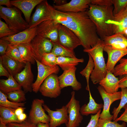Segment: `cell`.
Here are the masks:
<instances>
[{
	"label": "cell",
	"mask_w": 127,
	"mask_h": 127,
	"mask_svg": "<svg viewBox=\"0 0 127 127\" xmlns=\"http://www.w3.org/2000/svg\"><path fill=\"white\" fill-rule=\"evenodd\" d=\"M123 108L124 109V111L119 117L114 120L115 121L117 122L121 121L127 123V104L124 106Z\"/></svg>",
	"instance_id": "f6af8a7d"
},
{
	"label": "cell",
	"mask_w": 127,
	"mask_h": 127,
	"mask_svg": "<svg viewBox=\"0 0 127 127\" xmlns=\"http://www.w3.org/2000/svg\"><path fill=\"white\" fill-rule=\"evenodd\" d=\"M98 125L99 127H126L125 122L122 124H120L117 122L114 121L99 119L98 121Z\"/></svg>",
	"instance_id": "f35d334b"
},
{
	"label": "cell",
	"mask_w": 127,
	"mask_h": 127,
	"mask_svg": "<svg viewBox=\"0 0 127 127\" xmlns=\"http://www.w3.org/2000/svg\"><path fill=\"white\" fill-rule=\"evenodd\" d=\"M61 89L58 76L56 74H52L44 80L39 91L44 96L56 98L60 95Z\"/></svg>",
	"instance_id": "8992f818"
},
{
	"label": "cell",
	"mask_w": 127,
	"mask_h": 127,
	"mask_svg": "<svg viewBox=\"0 0 127 127\" xmlns=\"http://www.w3.org/2000/svg\"><path fill=\"white\" fill-rule=\"evenodd\" d=\"M102 40L104 45L110 46L113 48L117 49L127 48V38L123 34L117 33L106 36Z\"/></svg>",
	"instance_id": "7402d4cb"
},
{
	"label": "cell",
	"mask_w": 127,
	"mask_h": 127,
	"mask_svg": "<svg viewBox=\"0 0 127 127\" xmlns=\"http://www.w3.org/2000/svg\"><path fill=\"white\" fill-rule=\"evenodd\" d=\"M89 56V60L85 67L80 73L83 76L85 77L87 81V86L86 89L88 91L90 90L89 85V79L90 75L93 70L95 67L93 60L91 56L88 54Z\"/></svg>",
	"instance_id": "1f68e13d"
},
{
	"label": "cell",
	"mask_w": 127,
	"mask_h": 127,
	"mask_svg": "<svg viewBox=\"0 0 127 127\" xmlns=\"http://www.w3.org/2000/svg\"><path fill=\"white\" fill-rule=\"evenodd\" d=\"M121 89V95L120 103L117 107L114 108L112 112L114 121L118 118V115L121 109L127 104V88H122Z\"/></svg>",
	"instance_id": "e575fe53"
},
{
	"label": "cell",
	"mask_w": 127,
	"mask_h": 127,
	"mask_svg": "<svg viewBox=\"0 0 127 127\" xmlns=\"http://www.w3.org/2000/svg\"><path fill=\"white\" fill-rule=\"evenodd\" d=\"M43 107L48 113L50 119V127H57L61 125L67 123L68 116L66 105L63 106L56 110H51L46 104L43 105Z\"/></svg>",
	"instance_id": "8fae6325"
},
{
	"label": "cell",
	"mask_w": 127,
	"mask_h": 127,
	"mask_svg": "<svg viewBox=\"0 0 127 127\" xmlns=\"http://www.w3.org/2000/svg\"><path fill=\"white\" fill-rule=\"evenodd\" d=\"M43 0H14L10 1L12 6L20 10L23 13L26 21L28 24L30 21L32 11L35 6Z\"/></svg>",
	"instance_id": "ffe728a7"
},
{
	"label": "cell",
	"mask_w": 127,
	"mask_h": 127,
	"mask_svg": "<svg viewBox=\"0 0 127 127\" xmlns=\"http://www.w3.org/2000/svg\"><path fill=\"white\" fill-rule=\"evenodd\" d=\"M49 8L51 20L73 31L80 40L84 49L91 48L101 40L87 10L77 12H63L56 10L50 5Z\"/></svg>",
	"instance_id": "6da1fadb"
},
{
	"label": "cell",
	"mask_w": 127,
	"mask_h": 127,
	"mask_svg": "<svg viewBox=\"0 0 127 127\" xmlns=\"http://www.w3.org/2000/svg\"><path fill=\"white\" fill-rule=\"evenodd\" d=\"M35 59L37 65L38 74L36 79L32 84V89L34 92L37 93L39 91L40 86L45 79L52 74H57L60 69L57 65L52 67L46 66L35 58Z\"/></svg>",
	"instance_id": "4fadbf2b"
},
{
	"label": "cell",
	"mask_w": 127,
	"mask_h": 127,
	"mask_svg": "<svg viewBox=\"0 0 127 127\" xmlns=\"http://www.w3.org/2000/svg\"><path fill=\"white\" fill-rule=\"evenodd\" d=\"M59 24L52 20L42 22L37 26V35L50 40L53 44H60L58 37Z\"/></svg>",
	"instance_id": "52a82bcc"
},
{
	"label": "cell",
	"mask_w": 127,
	"mask_h": 127,
	"mask_svg": "<svg viewBox=\"0 0 127 127\" xmlns=\"http://www.w3.org/2000/svg\"><path fill=\"white\" fill-rule=\"evenodd\" d=\"M17 33L10 28L7 24L0 20V38L14 35Z\"/></svg>",
	"instance_id": "ab89813d"
},
{
	"label": "cell",
	"mask_w": 127,
	"mask_h": 127,
	"mask_svg": "<svg viewBox=\"0 0 127 127\" xmlns=\"http://www.w3.org/2000/svg\"><path fill=\"white\" fill-rule=\"evenodd\" d=\"M5 5L7 8H12V5L10 3V1L9 0H0V6Z\"/></svg>",
	"instance_id": "c3c4849f"
},
{
	"label": "cell",
	"mask_w": 127,
	"mask_h": 127,
	"mask_svg": "<svg viewBox=\"0 0 127 127\" xmlns=\"http://www.w3.org/2000/svg\"><path fill=\"white\" fill-rule=\"evenodd\" d=\"M53 1L56 4L55 5L58 6L62 5L67 3L66 0H54Z\"/></svg>",
	"instance_id": "816d5d0a"
},
{
	"label": "cell",
	"mask_w": 127,
	"mask_h": 127,
	"mask_svg": "<svg viewBox=\"0 0 127 127\" xmlns=\"http://www.w3.org/2000/svg\"><path fill=\"white\" fill-rule=\"evenodd\" d=\"M37 26L26 29L11 36L1 38L8 41L9 44L18 46L23 44L30 43L37 35Z\"/></svg>",
	"instance_id": "9a60e30c"
},
{
	"label": "cell",
	"mask_w": 127,
	"mask_h": 127,
	"mask_svg": "<svg viewBox=\"0 0 127 127\" xmlns=\"http://www.w3.org/2000/svg\"><path fill=\"white\" fill-rule=\"evenodd\" d=\"M125 11L127 12V5L125 8Z\"/></svg>",
	"instance_id": "9f6ffc18"
},
{
	"label": "cell",
	"mask_w": 127,
	"mask_h": 127,
	"mask_svg": "<svg viewBox=\"0 0 127 127\" xmlns=\"http://www.w3.org/2000/svg\"><path fill=\"white\" fill-rule=\"evenodd\" d=\"M57 57L51 52L45 53L42 55L40 62L46 66L53 67L57 65L56 60Z\"/></svg>",
	"instance_id": "8d00e7d4"
},
{
	"label": "cell",
	"mask_w": 127,
	"mask_h": 127,
	"mask_svg": "<svg viewBox=\"0 0 127 127\" xmlns=\"http://www.w3.org/2000/svg\"><path fill=\"white\" fill-rule=\"evenodd\" d=\"M37 127H50L48 123H39L37 125Z\"/></svg>",
	"instance_id": "f5cc1de1"
},
{
	"label": "cell",
	"mask_w": 127,
	"mask_h": 127,
	"mask_svg": "<svg viewBox=\"0 0 127 127\" xmlns=\"http://www.w3.org/2000/svg\"><path fill=\"white\" fill-rule=\"evenodd\" d=\"M25 93L21 89L11 92L7 94V98L12 102L20 103L26 100Z\"/></svg>",
	"instance_id": "d6a6232c"
},
{
	"label": "cell",
	"mask_w": 127,
	"mask_h": 127,
	"mask_svg": "<svg viewBox=\"0 0 127 127\" xmlns=\"http://www.w3.org/2000/svg\"><path fill=\"white\" fill-rule=\"evenodd\" d=\"M21 57L26 62H29L32 64H34L36 62L34 53L30 43L20 44L17 46Z\"/></svg>",
	"instance_id": "83f0119b"
},
{
	"label": "cell",
	"mask_w": 127,
	"mask_h": 127,
	"mask_svg": "<svg viewBox=\"0 0 127 127\" xmlns=\"http://www.w3.org/2000/svg\"><path fill=\"white\" fill-rule=\"evenodd\" d=\"M58 34L60 43L65 47L74 49L81 45V42L77 36L71 30L64 25L59 24Z\"/></svg>",
	"instance_id": "ba28073f"
},
{
	"label": "cell",
	"mask_w": 127,
	"mask_h": 127,
	"mask_svg": "<svg viewBox=\"0 0 127 127\" xmlns=\"http://www.w3.org/2000/svg\"><path fill=\"white\" fill-rule=\"evenodd\" d=\"M91 2V0H72L61 5L53 4V7L56 10L63 12H77L87 10Z\"/></svg>",
	"instance_id": "ac0fdd59"
},
{
	"label": "cell",
	"mask_w": 127,
	"mask_h": 127,
	"mask_svg": "<svg viewBox=\"0 0 127 127\" xmlns=\"http://www.w3.org/2000/svg\"><path fill=\"white\" fill-rule=\"evenodd\" d=\"M71 95L70 101L66 105L68 116L66 127H78L82 122L83 118L80 112L79 102L75 99L74 91L71 92Z\"/></svg>",
	"instance_id": "5b68a950"
},
{
	"label": "cell",
	"mask_w": 127,
	"mask_h": 127,
	"mask_svg": "<svg viewBox=\"0 0 127 127\" xmlns=\"http://www.w3.org/2000/svg\"><path fill=\"white\" fill-rule=\"evenodd\" d=\"M89 92V103L87 104H84L80 108V112L82 115L87 116L90 114H96L103 107V104L96 103L93 98L90 91Z\"/></svg>",
	"instance_id": "d4e9b609"
},
{
	"label": "cell",
	"mask_w": 127,
	"mask_h": 127,
	"mask_svg": "<svg viewBox=\"0 0 127 127\" xmlns=\"http://www.w3.org/2000/svg\"><path fill=\"white\" fill-rule=\"evenodd\" d=\"M7 125L8 127H37L36 125L31 123L28 119L20 123H10Z\"/></svg>",
	"instance_id": "60d3db41"
},
{
	"label": "cell",
	"mask_w": 127,
	"mask_h": 127,
	"mask_svg": "<svg viewBox=\"0 0 127 127\" xmlns=\"http://www.w3.org/2000/svg\"><path fill=\"white\" fill-rule=\"evenodd\" d=\"M44 102L43 99H35L32 102L29 111L28 119L37 125L39 123H49L50 119L43 107Z\"/></svg>",
	"instance_id": "9c48e42d"
},
{
	"label": "cell",
	"mask_w": 127,
	"mask_h": 127,
	"mask_svg": "<svg viewBox=\"0 0 127 127\" xmlns=\"http://www.w3.org/2000/svg\"><path fill=\"white\" fill-rule=\"evenodd\" d=\"M114 5L113 13L114 16L119 14L124 9L127 5V0H112Z\"/></svg>",
	"instance_id": "74e56055"
},
{
	"label": "cell",
	"mask_w": 127,
	"mask_h": 127,
	"mask_svg": "<svg viewBox=\"0 0 127 127\" xmlns=\"http://www.w3.org/2000/svg\"><path fill=\"white\" fill-rule=\"evenodd\" d=\"M76 68L75 66L64 71L58 77L60 86L62 89L65 87L71 86L74 90L78 91L82 87L81 83L77 80L75 72Z\"/></svg>",
	"instance_id": "e0dca14e"
},
{
	"label": "cell",
	"mask_w": 127,
	"mask_h": 127,
	"mask_svg": "<svg viewBox=\"0 0 127 127\" xmlns=\"http://www.w3.org/2000/svg\"><path fill=\"white\" fill-rule=\"evenodd\" d=\"M101 112V110L100 109L95 115H91L90 121L85 127H99L98 125V121Z\"/></svg>",
	"instance_id": "b9f144b4"
},
{
	"label": "cell",
	"mask_w": 127,
	"mask_h": 127,
	"mask_svg": "<svg viewBox=\"0 0 127 127\" xmlns=\"http://www.w3.org/2000/svg\"><path fill=\"white\" fill-rule=\"evenodd\" d=\"M104 46L101 40L93 47L89 49H84L83 50L91 56L94 61L95 67L90 78L94 84L99 83L105 77L107 73L106 64L103 55Z\"/></svg>",
	"instance_id": "3957f363"
},
{
	"label": "cell",
	"mask_w": 127,
	"mask_h": 127,
	"mask_svg": "<svg viewBox=\"0 0 127 127\" xmlns=\"http://www.w3.org/2000/svg\"><path fill=\"white\" fill-rule=\"evenodd\" d=\"M25 108L24 107H19L15 110V113L16 115L18 116L24 113Z\"/></svg>",
	"instance_id": "681fc988"
},
{
	"label": "cell",
	"mask_w": 127,
	"mask_h": 127,
	"mask_svg": "<svg viewBox=\"0 0 127 127\" xmlns=\"http://www.w3.org/2000/svg\"><path fill=\"white\" fill-rule=\"evenodd\" d=\"M10 74L3 66L1 59H0V76H5L8 78Z\"/></svg>",
	"instance_id": "bcb514c9"
},
{
	"label": "cell",
	"mask_w": 127,
	"mask_h": 127,
	"mask_svg": "<svg viewBox=\"0 0 127 127\" xmlns=\"http://www.w3.org/2000/svg\"><path fill=\"white\" fill-rule=\"evenodd\" d=\"M119 61V64L114 68L113 74L115 76H127V58H122Z\"/></svg>",
	"instance_id": "d590c367"
},
{
	"label": "cell",
	"mask_w": 127,
	"mask_h": 127,
	"mask_svg": "<svg viewBox=\"0 0 127 127\" xmlns=\"http://www.w3.org/2000/svg\"><path fill=\"white\" fill-rule=\"evenodd\" d=\"M30 44L34 53L35 58L40 62L43 54L51 52L53 44L49 39L36 35Z\"/></svg>",
	"instance_id": "7c38bea8"
},
{
	"label": "cell",
	"mask_w": 127,
	"mask_h": 127,
	"mask_svg": "<svg viewBox=\"0 0 127 127\" xmlns=\"http://www.w3.org/2000/svg\"><path fill=\"white\" fill-rule=\"evenodd\" d=\"M108 23L112 25L113 34H123L127 29V12L124 9L118 15L114 16L113 20H109Z\"/></svg>",
	"instance_id": "44dd1931"
},
{
	"label": "cell",
	"mask_w": 127,
	"mask_h": 127,
	"mask_svg": "<svg viewBox=\"0 0 127 127\" xmlns=\"http://www.w3.org/2000/svg\"><path fill=\"white\" fill-rule=\"evenodd\" d=\"M5 54L16 60L25 64L26 63L22 58L17 45L9 44Z\"/></svg>",
	"instance_id": "836d02e7"
},
{
	"label": "cell",
	"mask_w": 127,
	"mask_h": 127,
	"mask_svg": "<svg viewBox=\"0 0 127 127\" xmlns=\"http://www.w3.org/2000/svg\"><path fill=\"white\" fill-rule=\"evenodd\" d=\"M19 120L21 123L26 120L27 118L26 114L23 113L17 116Z\"/></svg>",
	"instance_id": "f907efd6"
},
{
	"label": "cell",
	"mask_w": 127,
	"mask_h": 127,
	"mask_svg": "<svg viewBox=\"0 0 127 127\" xmlns=\"http://www.w3.org/2000/svg\"><path fill=\"white\" fill-rule=\"evenodd\" d=\"M9 44V43L7 41L0 39V56L6 54L7 50Z\"/></svg>",
	"instance_id": "ee69618b"
},
{
	"label": "cell",
	"mask_w": 127,
	"mask_h": 127,
	"mask_svg": "<svg viewBox=\"0 0 127 127\" xmlns=\"http://www.w3.org/2000/svg\"><path fill=\"white\" fill-rule=\"evenodd\" d=\"M21 87L14 77L10 75L7 79L0 80V91L5 94L21 89Z\"/></svg>",
	"instance_id": "4316f807"
},
{
	"label": "cell",
	"mask_w": 127,
	"mask_h": 127,
	"mask_svg": "<svg viewBox=\"0 0 127 127\" xmlns=\"http://www.w3.org/2000/svg\"><path fill=\"white\" fill-rule=\"evenodd\" d=\"M49 4L46 0L43 1L38 4L29 24V28L37 26L42 22L51 20Z\"/></svg>",
	"instance_id": "2e32d148"
},
{
	"label": "cell",
	"mask_w": 127,
	"mask_h": 127,
	"mask_svg": "<svg viewBox=\"0 0 127 127\" xmlns=\"http://www.w3.org/2000/svg\"><path fill=\"white\" fill-rule=\"evenodd\" d=\"M84 61V60L83 58L58 56L56 59V64L59 66L64 71L72 67L75 66L79 63H82Z\"/></svg>",
	"instance_id": "f1b7e54d"
},
{
	"label": "cell",
	"mask_w": 127,
	"mask_h": 127,
	"mask_svg": "<svg viewBox=\"0 0 127 127\" xmlns=\"http://www.w3.org/2000/svg\"><path fill=\"white\" fill-rule=\"evenodd\" d=\"M127 88V76H126L119 80L118 88Z\"/></svg>",
	"instance_id": "7dc6e473"
},
{
	"label": "cell",
	"mask_w": 127,
	"mask_h": 127,
	"mask_svg": "<svg viewBox=\"0 0 127 127\" xmlns=\"http://www.w3.org/2000/svg\"><path fill=\"white\" fill-rule=\"evenodd\" d=\"M53 44V46L51 52L57 57L63 56L73 58L76 57L73 50L69 49L61 44Z\"/></svg>",
	"instance_id": "f546056e"
},
{
	"label": "cell",
	"mask_w": 127,
	"mask_h": 127,
	"mask_svg": "<svg viewBox=\"0 0 127 127\" xmlns=\"http://www.w3.org/2000/svg\"><path fill=\"white\" fill-rule=\"evenodd\" d=\"M15 110L0 106V122L6 125L12 123H21L15 114Z\"/></svg>",
	"instance_id": "484cf974"
},
{
	"label": "cell",
	"mask_w": 127,
	"mask_h": 127,
	"mask_svg": "<svg viewBox=\"0 0 127 127\" xmlns=\"http://www.w3.org/2000/svg\"><path fill=\"white\" fill-rule=\"evenodd\" d=\"M114 7L112 5L101 6L90 4L87 10L89 17L95 24L97 34L101 40L113 34L112 25L108 23L113 20Z\"/></svg>",
	"instance_id": "7a4b0ae2"
},
{
	"label": "cell",
	"mask_w": 127,
	"mask_h": 127,
	"mask_svg": "<svg viewBox=\"0 0 127 127\" xmlns=\"http://www.w3.org/2000/svg\"><path fill=\"white\" fill-rule=\"evenodd\" d=\"M2 64L10 74L14 77L24 68L25 64L16 60L6 54L0 56Z\"/></svg>",
	"instance_id": "603a6c76"
},
{
	"label": "cell",
	"mask_w": 127,
	"mask_h": 127,
	"mask_svg": "<svg viewBox=\"0 0 127 127\" xmlns=\"http://www.w3.org/2000/svg\"><path fill=\"white\" fill-rule=\"evenodd\" d=\"M103 50L107 54L108 58L106 64L107 71L113 73L115 66L117 63L127 54V48L117 49L110 46L104 45Z\"/></svg>",
	"instance_id": "d6986e66"
},
{
	"label": "cell",
	"mask_w": 127,
	"mask_h": 127,
	"mask_svg": "<svg viewBox=\"0 0 127 127\" xmlns=\"http://www.w3.org/2000/svg\"><path fill=\"white\" fill-rule=\"evenodd\" d=\"M0 17L10 28L17 33L29 28V24L23 19L20 11L16 7L0 6Z\"/></svg>",
	"instance_id": "277c9868"
},
{
	"label": "cell",
	"mask_w": 127,
	"mask_h": 127,
	"mask_svg": "<svg viewBox=\"0 0 127 127\" xmlns=\"http://www.w3.org/2000/svg\"><path fill=\"white\" fill-rule=\"evenodd\" d=\"M26 103H16L11 101L7 98L6 94L0 91V106L16 109L19 107H24Z\"/></svg>",
	"instance_id": "4dcf8cb0"
},
{
	"label": "cell",
	"mask_w": 127,
	"mask_h": 127,
	"mask_svg": "<svg viewBox=\"0 0 127 127\" xmlns=\"http://www.w3.org/2000/svg\"><path fill=\"white\" fill-rule=\"evenodd\" d=\"M0 127H8L7 125L0 122Z\"/></svg>",
	"instance_id": "db71d44e"
},
{
	"label": "cell",
	"mask_w": 127,
	"mask_h": 127,
	"mask_svg": "<svg viewBox=\"0 0 127 127\" xmlns=\"http://www.w3.org/2000/svg\"><path fill=\"white\" fill-rule=\"evenodd\" d=\"M91 4L101 6H111L112 0H91Z\"/></svg>",
	"instance_id": "7bdbcfd3"
},
{
	"label": "cell",
	"mask_w": 127,
	"mask_h": 127,
	"mask_svg": "<svg viewBox=\"0 0 127 127\" xmlns=\"http://www.w3.org/2000/svg\"><path fill=\"white\" fill-rule=\"evenodd\" d=\"M124 36L127 38V29L125 30L123 33Z\"/></svg>",
	"instance_id": "11a10c76"
},
{
	"label": "cell",
	"mask_w": 127,
	"mask_h": 127,
	"mask_svg": "<svg viewBox=\"0 0 127 127\" xmlns=\"http://www.w3.org/2000/svg\"><path fill=\"white\" fill-rule=\"evenodd\" d=\"M31 64L29 62H26L23 70L14 77L25 93L31 92L32 91L34 75L32 71Z\"/></svg>",
	"instance_id": "5bb4252c"
},
{
	"label": "cell",
	"mask_w": 127,
	"mask_h": 127,
	"mask_svg": "<svg viewBox=\"0 0 127 127\" xmlns=\"http://www.w3.org/2000/svg\"><path fill=\"white\" fill-rule=\"evenodd\" d=\"M97 89L104 102L103 109L100 114L99 118L112 120L113 116L110 113V106L114 102L120 99L121 91H118L113 93H109L100 85L98 86Z\"/></svg>",
	"instance_id": "30bf717a"
},
{
	"label": "cell",
	"mask_w": 127,
	"mask_h": 127,
	"mask_svg": "<svg viewBox=\"0 0 127 127\" xmlns=\"http://www.w3.org/2000/svg\"><path fill=\"white\" fill-rule=\"evenodd\" d=\"M119 79L111 71H107L105 77L100 81L99 83L107 92L113 93L118 92Z\"/></svg>",
	"instance_id": "cb8c5ba5"
}]
</instances>
